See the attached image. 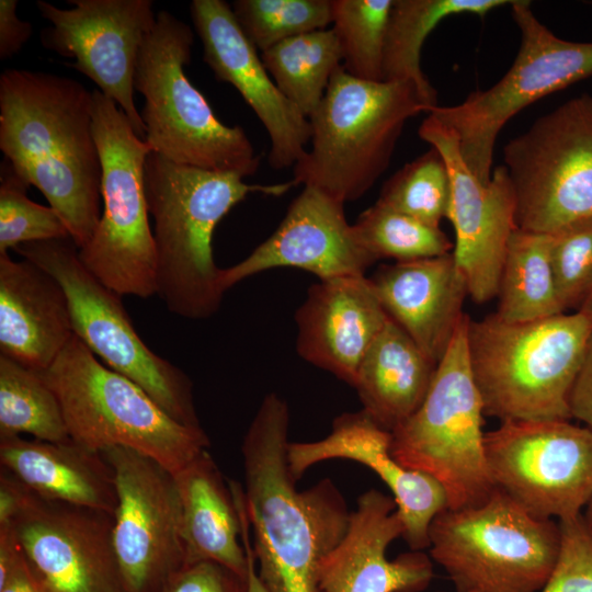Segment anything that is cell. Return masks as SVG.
<instances>
[{"label": "cell", "instance_id": "28", "mask_svg": "<svg viewBox=\"0 0 592 592\" xmlns=\"http://www.w3.org/2000/svg\"><path fill=\"white\" fill-rule=\"evenodd\" d=\"M436 367L407 332L388 318L366 352L353 385L362 410L392 432L420 408Z\"/></svg>", "mask_w": 592, "mask_h": 592}, {"label": "cell", "instance_id": "27", "mask_svg": "<svg viewBox=\"0 0 592 592\" xmlns=\"http://www.w3.org/2000/svg\"><path fill=\"white\" fill-rule=\"evenodd\" d=\"M174 475L182 515L186 563L219 562L247 579L241 521L229 481L203 451ZM185 563V565H186Z\"/></svg>", "mask_w": 592, "mask_h": 592}, {"label": "cell", "instance_id": "6", "mask_svg": "<svg viewBox=\"0 0 592 592\" xmlns=\"http://www.w3.org/2000/svg\"><path fill=\"white\" fill-rule=\"evenodd\" d=\"M192 29L172 13H157L140 48L134 88L144 96V140L151 150L179 164L217 172L254 174L261 157L240 126H227L191 83Z\"/></svg>", "mask_w": 592, "mask_h": 592}, {"label": "cell", "instance_id": "47", "mask_svg": "<svg viewBox=\"0 0 592 592\" xmlns=\"http://www.w3.org/2000/svg\"><path fill=\"white\" fill-rule=\"evenodd\" d=\"M581 311L588 314L592 317V293L589 295V297L584 300L582 306L580 307Z\"/></svg>", "mask_w": 592, "mask_h": 592}, {"label": "cell", "instance_id": "44", "mask_svg": "<svg viewBox=\"0 0 592 592\" xmlns=\"http://www.w3.org/2000/svg\"><path fill=\"white\" fill-rule=\"evenodd\" d=\"M30 493L31 489L0 466V525L13 522Z\"/></svg>", "mask_w": 592, "mask_h": 592}, {"label": "cell", "instance_id": "34", "mask_svg": "<svg viewBox=\"0 0 592 592\" xmlns=\"http://www.w3.org/2000/svg\"><path fill=\"white\" fill-rule=\"evenodd\" d=\"M361 243L376 259L396 262L449 253L453 243L440 227L375 203L353 224Z\"/></svg>", "mask_w": 592, "mask_h": 592}, {"label": "cell", "instance_id": "33", "mask_svg": "<svg viewBox=\"0 0 592 592\" xmlns=\"http://www.w3.org/2000/svg\"><path fill=\"white\" fill-rule=\"evenodd\" d=\"M394 0H331L332 30L351 76L384 81V47Z\"/></svg>", "mask_w": 592, "mask_h": 592}, {"label": "cell", "instance_id": "17", "mask_svg": "<svg viewBox=\"0 0 592 592\" xmlns=\"http://www.w3.org/2000/svg\"><path fill=\"white\" fill-rule=\"evenodd\" d=\"M419 137L443 157L449 177L446 218L455 230L453 255L469 296L479 304L497 297L506 246L515 221V196L504 166L497 167L487 184L463 158L457 134L429 114Z\"/></svg>", "mask_w": 592, "mask_h": 592}, {"label": "cell", "instance_id": "21", "mask_svg": "<svg viewBox=\"0 0 592 592\" xmlns=\"http://www.w3.org/2000/svg\"><path fill=\"white\" fill-rule=\"evenodd\" d=\"M287 458L296 479L329 459H350L367 466L391 491L411 550L429 548L431 523L448 508L442 486L431 476L401 465L391 453V432L364 410L338 417L331 432L321 440L289 442Z\"/></svg>", "mask_w": 592, "mask_h": 592}, {"label": "cell", "instance_id": "26", "mask_svg": "<svg viewBox=\"0 0 592 592\" xmlns=\"http://www.w3.org/2000/svg\"><path fill=\"white\" fill-rule=\"evenodd\" d=\"M0 466L38 497L114 515V474L102 453L71 439L47 442L24 436L0 437Z\"/></svg>", "mask_w": 592, "mask_h": 592}, {"label": "cell", "instance_id": "32", "mask_svg": "<svg viewBox=\"0 0 592 592\" xmlns=\"http://www.w3.org/2000/svg\"><path fill=\"white\" fill-rule=\"evenodd\" d=\"M69 441L59 401L39 372L0 354V437Z\"/></svg>", "mask_w": 592, "mask_h": 592}, {"label": "cell", "instance_id": "19", "mask_svg": "<svg viewBox=\"0 0 592 592\" xmlns=\"http://www.w3.org/2000/svg\"><path fill=\"white\" fill-rule=\"evenodd\" d=\"M190 12L204 61L218 80L236 88L266 129L270 166L276 170L294 167L311 138L309 118L277 88L230 4L193 0Z\"/></svg>", "mask_w": 592, "mask_h": 592}, {"label": "cell", "instance_id": "5", "mask_svg": "<svg viewBox=\"0 0 592 592\" xmlns=\"http://www.w3.org/2000/svg\"><path fill=\"white\" fill-rule=\"evenodd\" d=\"M430 111L415 83L366 81L341 65L309 117L311 148L293 180L343 204L358 200L388 168L406 123Z\"/></svg>", "mask_w": 592, "mask_h": 592}, {"label": "cell", "instance_id": "41", "mask_svg": "<svg viewBox=\"0 0 592 592\" xmlns=\"http://www.w3.org/2000/svg\"><path fill=\"white\" fill-rule=\"evenodd\" d=\"M0 592H46L32 572L11 525H0Z\"/></svg>", "mask_w": 592, "mask_h": 592}, {"label": "cell", "instance_id": "10", "mask_svg": "<svg viewBox=\"0 0 592 592\" xmlns=\"http://www.w3.org/2000/svg\"><path fill=\"white\" fill-rule=\"evenodd\" d=\"M92 128L102 166V215L89 242L79 249L87 269L119 296L157 295V261L144 184L150 146L125 113L92 91Z\"/></svg>", "mask_w": 592, "mask_h": 592}, {"label": "cell", "instance_id": "35", "mask_svg": "<svg viewBox=\"0 0 592 592\" xmlns=\"http://www.w3.org/2000/svg\"><path fill=\"white\" fill-rule=\"evenodd\" d=\"M449 201V177L442 155L431 147L383 185L377 203L440 227Z\"/></svg>", "mask_w": 592, "mask_h": 592}, {"label": "cell", "instance_id": "15", "mask_svg": "<svg viewBox=\"0 0 592 592\" xmlns=\"http://www.w3.org/2000/svg\"><path fill=\"white\" fill-rule=\"evenodd\" d=\"M101 453L114 474L113 546L125 591L162 592L186 563L174 475L128 447Z\"/></svg>", "mask_w": 592, "mask_h": 592}, {"label": "cell", "instance_id": "24", "mask_svg": "<svg viewBox=\"0 0 592 592\" xmlns=\"http://www.w3.org/2000/svg\"><path fill=\"white\" fill-rule=\"evenodd\" d=\"M369 281L389 318L439 364L469 296L453 253L380 265Z\"/></svg>", "mask_w": 592, "mask_h": 592}, {"label": "cell", "instance_id": "30", "mask_svg": "<svg viewBox=\"0 0 592 592\" xmlns=\"http://www.w3.org/2000/svg\"><path fill=\"white\" fill-rule=\"evenodd\" d=\"M550 235L516 228L502 264L496 315L508 322L532 321L566 312L550 262Z\"/></svg>", "mask_w": 592, "mask_h": 592}, {"label": "cell", "instance_id": "29", "mask_svg": "<svg viewBox=\"0 0 592 592\" xmlns=\"http://www.w3.org/2000/svg\"><path fill=\"white\" fill-rule=\"evenodd\" d=\"M513 1L394 0L384 47V81H411L431 110L439 106L437 92L420 62L421 49L429 34L447 16L467 13L482 18L497 8L511 5Z\"/></svg>", "mask_w": 592, "mask_h": 592}, {"label": "cell", "instance_id": "9", "mask_svg": "<svg viewBox=\"0 0 592 592\" xmlns=\"http://www.w3.org/2000/svg\"><path fill=\"white\" fill-rule=\"evenodd\" d=\"M430 557L456 592H540L556 563L558 521L539 519L497 489L482 503L445 509L429 530Z\"/></svg>", "mask_w": 592, "mask_h": 592}, {"label": "cell", "instance_id": "37", "mask_svg": "<svg viewBox=\"0 0 592 592\" xmlns=\"http://www.w3.org/2000/svg\"><path fill=\"white\" fill-rule=\"evenodd\" d=\"M29 186L4 159L0 166V254L29 242L71 238L56 209L27 197Z\"/></svg>", "mask_w": 592, "mask_h": 592}, {"label": "cell", "instance_id": "39", "mask_svg": "<svg viewBox=\"0 0 592 592\" xmlns=\"http://www.w3.org/2000/svg\"><path fill=\"white\" fill-rule=\"evenodd\" d=\"M560 546L540 592H592V531L582 513L558 521Z\"/></svg>", "mask_w": 592, "mask_h": 592}, {"label": "cell", "instance_id": "43", "mask_svg": "<svg viewBox=\"0 0 592 592\" xmlns=\"http://www.w3.org/2000/svg\"><path fill=\"white\" fill-rule=\"evenodd\" d=\"M569 407L571 417L592 430V334L570 392Z\"/></svg>", "mask_w": 592, "mask_h": 592}, {"label": "cell", "instance_id": "31", "mask_svg": "<svg viewBox=\"0 0 592 592\" xmlns=\"http://www.w3.org/2000/svg\"><path fill=\"white\" fill-rule=\"evenodd\" d=\"M281 92L308 118L320 105L330 79L342 65V52L332 29L287 38L260 53Z\"/></svg>", "mask_w": 592, "mask_h": 592}, {"label": "cell", "instance_id": "20", "mask_svg": "<svg viewBox=\"0 0 592 592\" xmlns=\"http://www.w3.org/2000/svg\"><path fill=\"white\" fill-rule=\"evenodd\" d=\"M343 206L325 193L304 186L266 240L240 262L220 269L223 292L275 267L308 271L320 281L365 275L377 260L361 243Z\"/></svg>", "mask_w": 592, "mask_h": 592}, {"label": "cell", "instance_id": "45", "mask_svg": "<svg viewBox=\"0 0 592 592\" xmlns=\"http://www.w3.org/2000/svg\"><path fill=\"white\" fill-rule=\"evenodd\" d=\"M244 511L246 510L241 508L239 510V515L241 521V540L248 560L247 592H267L258 574L255 556L251 543L250 523L247 512Z\"/></svg>", "mask_w": 592, "mask_h": 592}, {"label": "cell", "instance_id": "14", "mask_svg": "<svg viewBox=\"0 0 592 592\" xmlns=\"http://www.w3.org/2000/svg\"><path fill=\"white\" fill-rule=\"evenodd\" d=\"M497 489L532 515L559 521L592 498V430L570 420L504 421L485 433Z\"/></svg>", "mask_w": 592, "mask_h": 592}, {"label": "cell", "instance_id": "16", "mask_svg": "<svg viewBox=\"0 0 592 592\" xmlns=\"http://www.w3.org/2000/svg\"><path fill=\"white\" fill-rule=\"evenodd\" d=\"M60 9L37 0L39 14L52 23L41 34L42 45L87 76L99 91L125 113L144 139L145 126L134 99V75L145 38L156 24L151 0H68Z\"/></svg>", "mask_w": 592, "mask_h": 592}, {"label": "cell", "instance_id": "2", "mask_svg": "<svg viewBox=\"0 0 592 592\" xmlns=\"http://www.w3.org/2000/svg\"><path fill=\"white\" fill-rule=\"evenodd\" d=\"M0 149L66 223L80 249L102 215V166L92 128V92L42 71L0 76Z\"/></svg>", "mask_w": 592, "mask_h": 592}, {"label": "cell", "instance_id": "46", "mask_svg": "<svg viewBox=\"0 0 592 592\" xmlns=\"http://www.w3.org/2000/svg\"><path fill=\"white\" fill-rule=\"evenodd\" d=\"M582 516L589 526V528L592 531V498L587 503L585 508L582 511Z\"/></svg>", "mask_w": 592, "mask_h": 592}, {"label": "cell", "instance_id": "4", "mask_svg": "<svg viewBox=\"0 0 592 592\" xmlns=\"http://www.w3.org/2000/svg\"><path fill=\"white\" fill-rule=\"evenodd\" d=\"M592 317L581 310L508 322L469 318L467 352L483 413L501 422L570 420L569 398Z\"/></svg>", "mask_w": 592, "mask_h": 592}, {"label": "cell", "instance_id": "36", "mask_svg": "<svg viewBox=\"0 0 592 592\" xmlns=\"http://www.w3.org/2000/svg\"><path fill=\"white\" fill-rule=\"evenodd\" d=\"M231 9L259 53L332 22L331 0H236Z\"/></svg>", "mask_w": 592, "mask_h": 592}, {"label": "cell", "instance_id": "13", "mask_svg": "<svg viewBox=\"0 0 592 592\" xmlns=\"http://www.w3.org/2000/svg\"><path fill=\"white\" fill-rule=\"evenodd\" d=\"M522 230L551 234L592 217V95L568 100L503 149Z\"/></svg>", "mask_w": 592, "mask_h": 592}, {"label": "cell", "instance_id": "8", "mask_svg": "<svg viewBox=\"0 0 592 592\" xmlns=\"http://www.w3.org/2000/svg\"><path fill=\"white\" fill-rule=\"evenodd\" d=\"M468 321L465 315L420 408L391 432L394 457L434 478L454 510L478 505L497 490L485 453L483 406L468 360Z\"/></svg>", "mask_w": 592, "mask_h": 592}, {"label": "cell", "instance_id": "42", "mask_svg": "<svg viewBox=\"0 0 592 592\" xmlns=\"http://www.w3.org/2000/svg\"><path fill=\"white\" fill-rule=\"evenodd\" d=\"M16 0H0V59L16 55L33 34V25L16 15Z\"/></svg>", "mask_w": 592, "mask_h": 592}, {"label": "cell", "instance_id": "22", "mask_svg": "<svg viewBox=\"0 0 592 592\" xmlns=\"http://www.w3.org/2000/svg\"><path fill=\"white\" fill-rule=\"evenodd\" d=\"M392 497L376 489L362 493L339 544L319 565L321 592H422L431 583L433 562L422 550L395 559L388 546L405 535Z\"/></svg>", "mask_w": 592, "mask_h": 592}, {"label": "cell", "instance_id": "23", "mask_svg": "<svg viewBox=\"0 0 592 592\" xmlns=\"http://www.w3.org/2000/svg\"><path fill=\"white\" fill-rule=\"evenodd\" d=\"M389 316L365 275L312 284L296 310V350L308 363L353 386Z\"/></svg>", "mask_w": 592, "mask_h": 592}, {"label": "cell", "instance_id": "11", "mask_svg": "<svg viewBox=\"0 0 592 592\" xmlns=\"http://www.w3.org/2000/svg\"><path fill=\"white\" fill-rule=\"evenodd\" d=\"M14 251L59 282L68 298L73 334L104 365L135 383L174 421L202 428L190 377L147 346L122 296L87 269L71 238L29 242Z\"/></svg>", "mask_w": 592, "mask_h": 592}, {"label": "cell", "instance_id": "3", "mask_svg": "<svg viewBox=\"0 0 592 592\" xmlns=\"http://www.w3.org/2000/svg\"><path fill=\"white\" fill-rule=\"evenodd\" d=\"M144 184L157 261V295L177 316L200 320L219 309L224 292L213 257V234L249 194L281 196L295 180L249 184L243 177L179 164L151 151Z\"/></svg>", "mask_w": 592, "mask_h": 592}, {"label": "cell", "instance_id": "1", "mask_svg": "<svg viewBox=\"0 0 592 592\" xmlns=\"http://www.w3.org/2000/svg\"><path fill=\"white\" fill-rule=\"evenodd\" d=\"M288 429L287 402L267 394L241 445L257 570L267 592H321L319 565L342 539L351 512L330 479L296 488Z\"/></svg>", "mask_w": 592, "mask_h": 592}, {"label": "cell", "instance_id": "7", "mask_svg": "<svg viewBox=\"0 0 592 592\" xmlns=\"http://www.w3.org/2000/svg\"><path fill=\"white\" fill-rule=\"evenodd\" d=\"M39 373L59 401L69 437L86 448L128 447L175 474L209 446L203 428L174 421L75 334Z\"/></svg>", "mask_w": 592, "mask_h": 592}, {"label": "cell", "instance_id": "18", "mask_svg": "<svg viewBox=\"0 0 592 592\" xmlns=\"http://www.w3.org/2000/svg\"><path fill=\"white\" fill-rule=\"evenodd\" d=\"M11 526L46 592H126L113 546V514L31 490Z\"/></svg>", "mask_w": 592, "mask_h": 592}, {"label": "cell", "instance_id": "25", "mask_svg": "<svg viewBox=\"0 0 592 592\" xmlns=\"http://www.w3.org/2000/svg\"><path fill=\"white\" fill-rule=\"evenodd\" d=\"M67 295L43 267L0 254V352L45 371L72 338Z\"/></svg>", "mask_w": 592, "mask_h": 592}, {"label": "cell", "instance_id": "40", "mask_svg": "<svg viewBox=\"0 0 592 592\" xmlns=\"http://www.w3.org/2000/svg\"><path fill=\"white\" fill-rule=\"evenodd\" d=\"M162 592H247V579L213 560L184 565Z\"/></svg>", "mask_w": 592, "mask_h": 592}, {"label": "cell", "instance_id": "38", "mask_svg": "<svg viewBox=\"0 0 592 592\" xmlns=\"http://www.w3.org/2000/svg\"><path fill=\"white\" fill-rule=\"evenodd\" d=\"M550 235V262L565 311L579 310L592 293V217Z\"/></svg>", "mask_w": 592, "mask_h": 592}, {"label": "cell", "instance_id": "12", "mask_svg": "<svg viewBox=\"0 0 592 592\" xmlns=\"http://www.w3.org/2000/svg\"><path fill=\"white\" fill-rule=\"evenodd\" d=\"M511 12L521 44L505 75L459 104L428 113L457 134L463 158L483 184L491 179L496 140L505 123L537 100L592 77V42L558 37L536 18L530 1L514 0Z\"/></svg>", "mask_w": 592, "mask_h": 592}]
</instances>
